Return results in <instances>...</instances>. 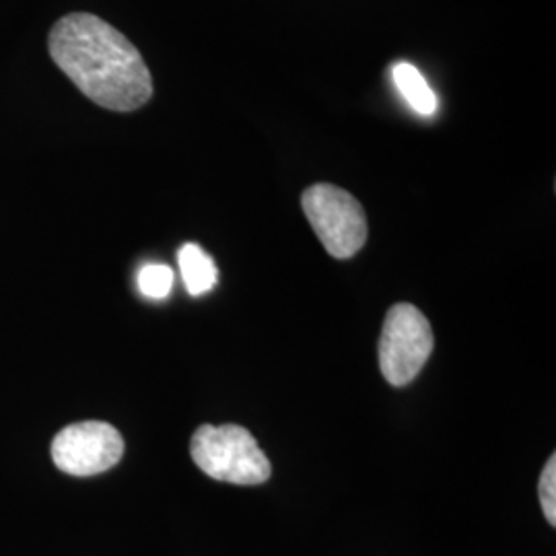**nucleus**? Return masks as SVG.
<instances>
[{
    "mask_svg": "<svg viewBox=\"0 0 556 556\" xmlns=\"http://www.w3.org/2000/svg\"><path fill=\"white\" fill-rule=\"evenodd\" d=\"M48 46L60 71L105 110L132 112L153 98V79L137 46L91 13L64 15Z\"/></svg>",
    "mask_w": 556,
    "mask_h": 556,
    "instance_id": "1",
    "label": "nucleus"
},
{
    "mask_svg": "<svg viewBox=\"0 0 556 556\" xmlns=\"http://www.w3.org/2000/svg\"><path fill=\"white\" fill-rule=\"evenodd\" d=\"M139 291L149 299H165L174 289V270L165 264H147L140 268Z\"/></svg>",
    "mask_w": 556,
    "mask_h": 556,
    "instance_id": "8",
    "label": "nucleus"
},
{
    "mask_svg": "<svg viewBox=\"0 0 556 556\" xmlns=\"http://www.w3.org/2000/svg\"><path fill=\"white\" fill-rule=\"evenodd\" d=\"M190 454L206 477L219 482L252 486L273 475V466L256 438L239 425H202L192 438Z\"/></svg>",
    "mask_w": 556,
    "mask_h": 556,
    "instance_id": "2",
    "label": "nucleus"
},
{
    "mask_svg": "<svg viewBox=\"0 0 556 556\" xmlns=\"http://www.w3.org/2000/svg\"><path fill=\"white\" fill-rule=\"evenodd\" d=\"M124 456L118 429L103 420L68 425L52 443L54 464L71 477H96L114 468Z\"/></svg>",
    "mask_w": 556,
    "mask_h": 556,
    "instance_id": "5",
    "label": "nucleus"
},
{
    "mask_svg": "<svg viewBox=\"0 0 556 556\" xmlns=\"http://www.w3.org/2000/svg\"><path fill=\"white\" fill-rule=\"evenodd\" d=\"M435 337L429 319L410 303H397L383 319L379 337V369L392 386L417 379L433 353Z\"/></svg>",
    "mask_w": 556,
    "mask_h": 556,
    "instance_id": "4",
    "label": "nucleus"
},
{
    "mask_svg": "<svg viewBox=\"0 0 556 556\" xmlns=\"http://www.w3.org/2000/svg\"><path fill=\"white\" fill-rule=\"evenodd\" d=\"M538 493H540V505L544 517L548 519L551 526H556V457L551 456L546 462L540 484H538Z\"/></svg>",
    "mask_w": 556,
    "mask_h": 556,
    "instance_id": "9",
    "label": "nucleus"
},
{
    "mask_svg": "<svg viewBox=\"0 0 556 556\" xmlns=\"http://www.w3.org/2000/svg\"><path fill=\"white\" fill-rule=\"evenodd\" d=\"M392 77L402 98L417 114L433 116L438 112V96L417 66H413L410 62H396L392 68Z\"/></svg>",
    "mask_w": 556,
    "mask_h": 556,
    "instance_id": "7",
    "label": "nucleus"
},
{
    "mask_svg": "<svg viewBox=\"0 0 556 556\" xmlns=\"http://www.w3.org/2000/svg\"><path fill=\"white\" fill-rule=\"evenodd\" d=\"M301 206L332 258H353L365 245L367 215L351 192L334 184H316L303 192Z\"/></svg>",
    "mask_w": 556,
    "mask_h": 556,
    "instance_id": "3",
    "label": "nucleus"
},
{
    "mask_svg": "<svg viewBox=\"0 0 556 556\" xmlns=\"http://www.w3.org/2000/svg\"><path fill=\"white\" fill-rule=\"evenodd\" d=\"M179 270L186 285V291L192 298L206 295L217 285L219 270L215 260L211 258L197 243L181 245L178 254Z\"/></svg>",
    "mask_w": 556,
    "mask_h": 556,
    "instance_id": "6",
    "label": "nucleus"
}]
</instances>
